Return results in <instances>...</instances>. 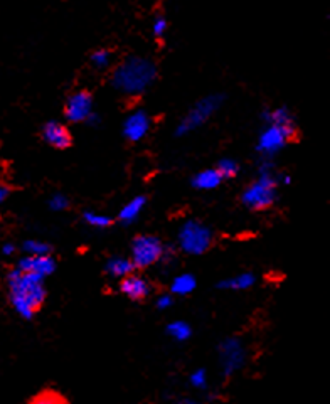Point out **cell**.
I'll list each match as a JSON object with an SVG mask.
<instances>
[{
	"mask_svg": "<svg viewBox=\"0 0 330 404\" xmlns=\"http://www.w3.org/2000/svg\"><path fill=\"white\" fill-rule=\"evenodd\" d=\"M175 404H201L199 401H196V399H192V398H182V399H179Z\"/></svg>",
	"mask_w": 330,
	"mask_h": 404,
	"instance_id": "32",
	"label": "cell"
},
{
	"mask_svg": "<svg viewBox=\"0 0 330 404\" xmlns=\"http://www.w3.org/2000/svg\"><path fill=\"white\" fill-rule=\"evenodd\" d=\"M43 137L46 143L55 148H66L71 145V135L59 122H48L43 129Z\"/></svg>",
	"mask_w": 330,
	"mask_h": 404,
	"instance_id": "13",
	"label": "cell"
},
{
	"mask_svg": "<svg viewBox=\"0 0 330 404\" xmlns=\"http://www.w3.org/2000/svg\"><path fill=\"white\" fill-rule=\"evenodd\" d=\"M271 164H263L258 179L243 192V204L253 211H265L276 199V179L270 171Z\"/></svg>",
	"mask_w": 330,
	"mask_h": 404,
	"instance_id": "3",
	"label": "cell"
},
{
	"mask_svg": "<svg viewBox=\"0 0 330 404\" xmlns=\"http://www.w3.org/2000/svg\"><path fill=\"white\" fill-rule=\"evenodd\" d=\"M22 250L27 257H46V254H51V246L44 241H37V239H27L24 243Z\"/></svg>",
	"mask_w": 330,
	"mask_h": 404,
	"instance_id": "22",
	"label": "cell"
},
{
	"mask_svg": "<svg viewBox=\"0 0 330 404\" xmlns=\"http://www.w3.org/2000/svg\"><path fill=\"white\" fill-rule=\"evenodd\" d=\"M120 291L131 302H145L152 295V285L143 276L131 273L120 280Z\"/></svg>",
	"mask_w": 330,
	"mask_h": 404,
	"instance_id": "10",
	"label": "cell"
},
{
	"mask_svg": "<svg viewBox=\"0 0 330 404\" xmlns=\"http://www.w3.org/2000/svg\"><path fill=\"white\" fill-rule=\"evenodd\" d=\"M172 305H174V295H171V294H162L159 296V298L155 300L157 310H160V312L168 310Z\"/></svg>",
	"mask_w": 330,
	"mask_h": 404,
	"instance_id": "28",
	"label": "cell"
},
{
	"mask_svg": "<svg viewBox=\"0 0 330 404\" xmlns=\"http://www.w3.org/2000/svg\"><path fill=\"white\" fill-rule=\"evenodd\" d=\"M295 127H280V125H266V129L263 130V134L259 135L258 140V152L265 159H270L278 154L280 150H283L287 147V143L290 142L292 135H294Z\"/></svg>",
	"mask_w": 330,
	"mask_h": 404,
	"instance_id": "8",
	"label": "cell"
},
{
	"mask_svg": "<svg viewBox=\"0 0 330 404\" xmlns=\"http://www.w3.org/2000/svg\"><path fill=\"white\" fill-rule=\"evenodd\" d=\"M197 287V280L196 276L191 273H182L179 276H175L171 283V295L177 296H185L191 295Z\"/></svg>",
	"mask_w": 330,
	"mask_h": 404,
	"instance_id": "18",
	"label": "cell"
},
{
	"mask_svg": "<svg viewBox=\"0 0 330 404\" xmlns=\"http://www.w3.org/2000/svg\"><path fill=\"white\" fill-rule=\"evenodd\" d=\"M177 243H179V248L185 254L199 257V254H204L211 248L213 233L208 226H204L199 221H185L180 226L179 234H177Z\"/></svg>",
	"mask_w": 330,
	"mask_h": 404,
	"instance_id": "4",
	"label": "cell"
},
{
	"mask_svg": "<svg viewBox=\"0 0 330 404\" xmlns=\"http://www.w3.org/2000/svg\"><path fill=\"white\" fill-rule=\"evenodd\" d=\"M165 332L172 340L187 342L192 337V327L185 320H174L167 325Z\"/></svg>",
	"mask_w": 330,
	"mask_h": 404,
	"instance_id": "20",
	"label": "cell"
},
{
	"mask_svg": "<svg viewBox=\"0 0 330 404\" xmlns=\"http://www.w3.org/2000/svg\"><path fill=\"white\" fill-rule=\"evenodd\" d=\"M217 356H220V368L224 379H231L246 366V347L236 336L226 337L224 340H221L220 347H217Z\"/></svg>",
	"mask_w": 330,
	"mask_h": 404,
	"instance_id": "6",
	"label": "cell"
},
{
	"mask_svg": "<svg viewBox=\"0 0 330 404\" xmlns=\"http://www.w3.org/2000/svg\"><path fill=\"white\" fill-rule=\"evenodd\" d=\"M7 196H9V189H7L6 185L0 184V204L7 199Z\"/></svg>",
	"mask_w": 330,
	"mask_h": 404,
	"instance_id": "30",
	"label": "cell"
},
{
	"mask_svg": "<svg viewBox=\"0 0 330 404\" xmlns=\"http://www.w3.org/2000/svg\"><path fill=\"white\" fill-rule=\"evenodd\" d=\"M254 283H257V276L253 273H239L236 276H229V278L222 280V282L217 283V288L229 291H243L250 290Z\"/></svg>",
	"mask_w": 330,
	"mask_h": 404,
	"instance_id": "15",
	"label": "cell"
},
{
	"mask_svg": "<svg viewBox=\"0 0 330 404\" xmlns=\"http://www.w3.org/2000/svg\"><path fill=\"white\" fill-rule=\"evenodd\" d=\"M189 384H191L194 389H206L208 387V373L206 369H196L194 373L189 376Z\"/></svg>",
	"mask_w": 330,
	"mask_h": 404,
	"instance_id": "25",
	"label": "cell"
},
{
	"mask_svg": "<svg viewBox=\"0 0 330 404\" xmlns=\"http://www.w3.org/2000/svg\"><path fill=\"white\" fill-rule=\"evenodd\" d=\"M216 171L220 172L222 179H229V177H234V175L238 174L239 166H238L236 160H233V159H222V160H220V164H217Z\"/></svg>",
	"mask_w": 330,
	"mask_h": 404,
	"instance_id": "24",
	"label": "cell"
},
{
	"mask_svg": "<svg viewBox=\"0 0 330 404\" xmlns=\"http://www.w3.org/2000/svg\"><path fill=\"white\" fill-rule=\"evenodd\" d=\"M105 271H106V275L113 276V278L122 280V278H125V276L135 273V266H134V263H131L130 258L113 257V258H110L108 261H106Z\"/></svg>",
	"mask_w": 330,
	"mask_h": 404,
	"instance_id": "14",
	"label": "cell"
},
{
	"mask_svg": "<svg viewBox=\"0 0 330 404\" xmlns=\"http://www.w3.org/2000/svg\"><path fill=\"white\" fill-rule=\"evenodd\" d=\"M17 270L24 271V273L37 275L46 280L48 276H51L56 271V259L51 254H46V257H27L26 254L19 261Z\"/></svg>",
	"mask_w": 330,
	"mask_h": 404,
	"instance_id": "12",
	"label": "cell"
},
{
	"mask_svg": "<svg viewBox=\"0 0 330 404\" xmlns=\"http://www.w3.org/2000/svg\"><path fill=\"white\" fill-rule=\"evenodd\" d=\"M92 63L94 68H108L111 63V52L106 51V49H98L92 55Z\"/></svg>",
	"mask_w": 330,
	"mask_h": 404,
	"instance_id": "26",
	"label": "cell"
},
{
	"mask_svg": "<svg viewBox=\"0 0 330 404\" xmlns=\"http://www.w3.org/2000/svg\"><path fill=\"white\" fill-rule=\"evenodd\" d=\"M14 251H15V246H14V245H3V248H2V253H3V254H7V257H10V254H14Z\"/></svg>",
	"mask_w": 330,
	"mask_h": 404,
	"instance_id": "31",
	"label": "cell"
},
{
	"mask_svg": "<svg viewBox=\"0 0 330 404\" xmlns=\"http://www.w3.org/2000/svg\"><path fill=\"white\" fill-rule=\"evenodd\" d=\"M222 182V177L216 168H206V171H201L199 174L194 175L192 185L199 191H213V189L220 187Z\"/></svg>",
	"mask_w": 330,
	"mask_h": 404,
	"instance_id": "16",
	"label": "cell"
},
{
	"mask_svg": "<svg viewBox=\"0 0 330 404\" xmlns=\"http://www.w3.org/2000/svg\"><path fill=\"white\" fill-rule=\"evenodd\" d=\"M29 404H69V401L59 393V391L43 389L29 401Z\"/></svg>",
	"mask_w": 330,
	"mask_h": 404,
	"instance_id": "21",
	"label": "cell"
},
{
	"mask_svg": "<svg viewBox=\"0 0 330 404\" xmlns=\"http://www.w3.org/2000/svg\"><path fill=\"white\" fill-rule=\"evenodd\" d=\"M66 118L71 123L88 122L93 115V98L88 92H76L68 98L64 106Z\"/></svg>",
	"mask_w": 330,
	"mask_h": 404,
	"instance_id": "9",
	"label": "cell"
},
{
	"mask_svg": "<svg viewBox=\"0 0 330 404\" xmlns=\"http://www.w3.org/2000/svg\"><path fill=\"white\" fill-rule=\"evenodd\" d=\"M157 68L150 59L145 57H129L115 69L111 83L120 93L137 96L155 81Z\"/></svg>",
	"mask_w": 330,
	"mask_h": 404,
	"instance_id": "2",
	"label": "cell"
},
{
	"mask_svg": "<svg viewBox=\"0 0 330 404\" xmlns=\"http://www.w3.org/2000/svg\"><path fill=\"white\" fill-rule=\"evenodd\" d=\"M265 118L266 125H280V127H295L294 117H292L290 110L285 108V106H280V108L265 111L263 115Z\"/></svg>",
	"mask_w": 330,
	"mask_h": 404,
	"instance_id": "19",
	"label": "cell"
},
{
	"mask_svg": "<svg viewBox=\"0 0 330 404\" xmlns=\"http://www.w3.org/2000/svg\"><path fill=\"white\" fill-rule=\"evenodd\" d=\"M222 105L221 94H209V96L202 98L187 111V115L182 118V122L177 127V135H187L191 131L197 130L201 125H204L209 118L220 110Z\"/></svg>",
	"mask_w": 330,
	"mask_h": 404,
	"instance_id": "7",
	"label": "cell"
},
{
	"mask_svg": "<svg viewBox=\"0 0 330 404\" xmlns=\"http://www.w3.org/2000/svg\"><path fill=\"white\" fill-rule=\"evenodd\" d=\"M49 208L52 211H66L69 208V201L68 197L63 196V194H55V196L49 199Z\"/></svg>",
	"mask_w": 330,
	"mask_h": 404,
	"instance_id": "27",
	"label": "cell"
},
{
	"mask_svg": "<svg viewBox=\"0 0 330 404\" xmlns=\"http://www.w3.org/2000/svg\"><path fill=\"white\" fill-rule=\"evenodd\" d=\"M82 219L88 226H92V228H98V229H103V228H108L111 226V217L106 216V214H101V212H94V211H86L82 214Z\"/></svg>",
	"mask_w": 330,
	"mask_h": 404,
	"instance_id": "23",
	"label": "cell"
},
{
	"mask_svg": "<svg viewBox=\"0 0 330 404\" xmlns=\"http://www.w3.org/2000/svg\"><path fill=\"white\" fill-rule=\"evenodd\" d=\"M145 204H147V199L143 196L134 197V199H131L130 202H127V204L120 209L118 219L122 221L123 224H130V222H134L140 214H142L143 209H145Z\"/></svg>",
	"mask_w": 330,
	"mask_h": 404,
	"instance_id": "17",
	"label": "cell"
},
{
	"mask_svg": "<svg viewBox=\"0 0 330 404\" xmlns=\"http://www.w3.org/2000/svg\"><path fill=\"white\" fill-rule=\"evenodd\" d=\"M167 27H168L167 19L160 15V17H157V19L154 20V26H152V31H154L155 36L160 37V36L165 34V31H167Z\"/></svg>",
	"mask_w": 330,
	"mask_h": 404,
	"instance_id": "29",
	"label": "cell"
},
{
	"mask_svg": "<svg viewBox=\"0 0 330 404\" xmlns=\"http://www.w3.org/2000/svg\"><path fill=\"white\" fill-rule=\"evenodd\" d=\"M9 287V298L14 310L24 320H32L41 312L46 302V287L44 278L32 273H24L15 268L7 276Z\"/></svg>",
	"mask_w": 330,
	"mask_h": 404,
	"instance_id": "1",
	"label": "cell"
},
{
	"mask_svg": "<svg viewBox=\"0 0 330 404\" xmlns=\"http://www.w3.org/2000/svg\"><path fill=\"white\" fill-rule=\"evenodd\" d=\"M150 127L152 122L147 111L137 110L134 111V113H130V117L123 123V135H125V138H129L130 142H140V140L147 137V134L150 131Z\"/></svg>",
	"mask_w": 330,
	"mask_h": 404,
	"instance_id": "11",
	"label": "cell"
},
{
	"mask_svg": "<svg viewBox=\"0 0 330 404\" xmlns=\"http://www.w3.org/2000/svg\"><path fill=\"white\" fill-rule=\"evenodd\" d=\"M165 246L159 238L152 234H142L131 241L130 259L135 270H145L162 261Z\"/></svg>",
	"mask_w": 330,
	"mask_h": 404,
	"instance_id": "5",
	"label": "cell"
}]
</instances>
